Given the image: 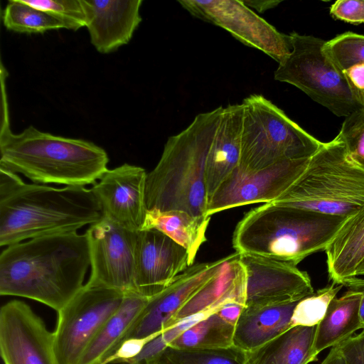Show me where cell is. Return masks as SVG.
<instances>
[{"instance_id": "cell-24", "label": "cell", "mask_w": 364, "mask_h": 364, "mask_svg": "<svg viewBox=\"0 0 364 364\" xmlns=\"http://www.w3.org/2000/svg\"><path fill=\"white\" fill-rule=\"evenodd\" d=\"M149 300L135 291H127L121 306L90 343L79 364H102L119 347Z\"/></svg>"}, {"instance_id": "cell-40", "label": "cell", "mask_w": 364, "mask_h": 364, "mask_svg": "<svg viewBox=\"0 0 364 364\" xmlns=\"http://www.w3.org/2000/svg\"><path fill=\"white\" fill-rule=\"evenodd\" d=\"M364 276V262L361 264L357 271V276Z\"/></svg>"}, {"instance_id": "cell-2", "label": "cell", "mask_w": 364, "mask_h": 364, "mask_svg": "<svg viewBox=\"0 0 364 364\" xmlns=\"http://www.w3.org/2000/svg\"><path fill=\"white\" fill-rule=\"evenodd\" d=\"M1 91L0 167L35 183L65 186L95 184L107 171V152L92 142L43 132L33 126L13 133L5 86Z\"/></svg>"}, {"instance_id": "cell-34", "label": "cell", "mask_w": 364, "mask_h": 364, "mask_svg": "<svg viewBox=\"0 0 364 364\" xmlns=\"http://www.w3.org/2000/svg\"><path fill=\"white\" fill-rule=\"evenodd\" d=\"M331 15L336 19L352 23H364V0H338L330 8Z\"/></svg>"}, {"instance_id": "cell-27", "label": "cell", "mask_w": 364, "mask_h": 364, "mask_svg": "<svg viewBox=\"0 0 364 364\" xmlns=\"http://www.w3.org/2000/svg\"><path fill=\"white\" fill-rule=\"evenodd\" d=\"M323 49L344 77L355 101L364 107V36L345 32L326 41Z\"/></svg>"}, {"instance_id": "cell-31", "label": "cell", "mask_w": 364, "mask_h": 364, "mask_svg": "<svg viewBox=\"0 0 364 364\" xmlns=\"http://www.w3.org/2000/svg\"><path fill=\"white\" fill-rule=\"evenodd\" d=\"M343 286L333 283L301 299L294 308L291 326L318 325L326 314L331 300Z\"/></svg>"}, {"instance_id": "cell-7", "label": "cell", "mask_w": 364, "mask_h": 364, "mask_svg": "<svg viewBox=\"0 0 364 364\" xmlns=\"http://www.w3.org/2000/svg\"><path fill=\"white\" fill-rule=\"evenodd\" d=\"M239 166L256 170L278 162L311 158L323 142L261 95L245 98Z\"/></svg>"}, {"instance_id": "cell-23", "label": "cell", "mask_w": 364, "mask_h": 364, "mask_svg": "<svg viewBox=\"0 0 364 364\" xmlns=\"http://www.w3.org/2000/svg\"><path fill=\"white\" fill-rule=\"evenodd\" d=\"M317 325L295 326L249 352L247 364H308L317 360L314 342Z\"/></svg>"}, {"instance_id": "cell-38", "label": "cell", "mask_w": 364, "mask_h": 364, "mask_svg": "<svg viewBox=\"0 0 364 364\" xmlns=\"http://www.w3.org/2000/svg\"><path fill=\"white\" fill-rule=\"evenodd\" d=\"M321 364H346L339 345L331 348L329 353Z\"/></svg>"}, {"instance_id": "cell-18", "label": "cell", "mask_w": 364, "mask_h": 364, "mask_svg": "<svg viewBox=\"0 0 364 364\" xmlns=\"http://www.w3.org/2000/svg\"><path fill=\"white\" fill-rule=\"evenodd\" d=\"M90 42L101 53L128 43L141 21V0H83Z\"/></svg>"}, {"instance_id": "cell-3", "label": "cell", "mask_w": 364, "mask_h": 364, "mask_svg": "<svg viewBox=\"0 0 364 364\" xmlns=\"http://www.w3.org/2000/svg\"><path fill=\"white\" fill-rule=\"evenodd\" d=\"M223 110L219 107L198 114L186 129L168 138L157 165L146 175L147 210L208 217L205 163Z\"/></svg>"}, {"instance_id": "cell-1", "label": "cell", "mask_w": 364, "mask_h": 364, "mask_svg": "<svg viewBox=\"0 0 364 364\" xmlns=\"http://www.w3.org/2000/svg\"><path fill=\"white\" fill-rule=\"evenodd\" d=\"M90 266L85 233L56 234L16 243L0 255V294L36 300L58 312L82 288Z\"/></svg>"}, {"instance_id": "cell-11", "label": "cell", "mask_w": 364, "mask_h": 364, "mask_svg": "<svg viewBox=\"0 0 364 364\" xmlns=\"http://www.w3.org/2000/svg\"><path fill=\"white\" fill-rule=\"evenodd\" d=\"M178 3L193 16L227 30L245 45L259 49L279 63L291 51L290 36L279 32L242 1L183 0Z\"/></svg>"}, {"instance_id": "cell-5", "label": "cell", "mask_w": 364, "mask_h": 364, "mask_svg": "<svg viewBox=\"0 0 364 364\" xmlns=\"http://www.w3.org/2000/svg\"><path fill=\"white\" fill-rule=\"evenodd\" d=\"M346 218L272 203L247 212L235 227L232 246L255 255L297 265L325 251Z\"/></svg>"}, {"instance_id": "cell-13", "label": "cell", "mask_w": 364, "mask_h": 364, "mask_svg": "<svg viewBox=\"0 0 364 364\" xmlns=\"http://www.w3.org/2000/svg\"><path fill=\"white\" fill-rule=\"evenodd\" d=\"M239 255L245 272L244 307L295 302L314 292L308 273L296 265L255 255Z\"/></svg>"}, {"instance_id": "cell-21", "label": "cell", "mask_w": 364, "mask_h": 364, "mask_svg": "<svg viewBox=\"0 0 364 364\" xmlns=\"http://www.w3.org/2000/svg\"><path fill=\"white\" fill-rule=\"evenodd\" d=\"M325 252L333 283L343 286L358 277V269L364 262V206L345 219Z\"/></svg>"}, {"instance_id": "cell-41", "label": "cell", "mask_w": 364, "mask_h": 364, "mask_svg": "<svg viewBox=\"0 0 364 364\" xmlns=\"http://www.w3.org/2000/svg\"><path fill=\"white\" fill-rule=\"evenodd\" d=\"M144 364H146V363H144Z\"/></svg>"}, {"instance_id": "cell-10", "label": "cell", "mask_w": 364, "mask_h": 364, "mask_svg": "<svg viewBox=\"0 0 364 364\" xmlns=\"http://www.w3.org/2000/svg\"><path fill=\"white\" fill-rule=\"evenodd\" d=\"M310 159L282 161L256 170L237 166L210 198L206 215L245 205L274 202L301 176Z\"/></svg>"}, {"instance_id": "cell-26", "label": "cell", "mask_w": 364, "mask_h": 364, "mask_svg": "<svg viewBox=\"0 0 364 364\" xmlns=\"http://www.w3.org/2000/svg\"><path fill=\"white\" fill-rule=\"evenodd\" d=\"M210 217H196L183 210H147L141 230L156 229L183 247L192 266L201 245L206 241Z\"/></svg>"}, {"instance_id": "cell-22", "label": "cell", "mask_w": 364, "mask_h": 364, "mask_svg": "<svg viewBox=\"0 0 364 364\" xmlns=\"http://www.w3.org/2000/svg\"><path fill=\"white\" fill-rule=\"evenodd\" d=\"M299 301L243 307L235 324L233 346L249 352L292 327L291 316Z\"/></svg>"}, {"instance_id": "cell-28", "label": "cell", "mask_w": 364, "mask_h": 364, "mask_svg": "<svg viewBox=\"0 0 364 364\" xmlns=\"http://www.w3.org/2000/svg\"><path fill=\"white\" fill-rule=\"evenodd\" d=\"M235 324L215 312L181 333L168 346L178 349H217L233 346Z\"/></svg>"}, {"instance_id": "cell-16", "label": "cell", "mask_w": 364, "mask_h": 364, "mask_svg": "<svg viewBox=\"0 0 364 364\" xmlns=\"http://www.w3.org/2000/svg\"><path fill=\"white\" fill-rule=\"evenodd\" d=\"M228 257L212 262L193 264L164 291L150 298L122 343L129 338L161 334L171 328L180 310L218 273Z\"/></svg>"}, {"instance_id": "cell-14", "label": "cell", "mask_w": 364, "mask_h": 364, "mask_svg": "<svg viewBox=\"0 0 364 364\" xmlns=\"http://www.w3.org/2000/svg\"><path fill=\"white\" fill-rule=\"evenodd\" d=\"M0 352L4 364H57L53 332L28 304L18 300L1 308Z\"/></svg>"}, {"instance_id": "cell-32", "label": "cell", "mask_w": 364, "mask_h": 364, "mask_svg": "<svg viewBox=\"0 0 364 364\" xmlns=\"http://www.w3.org/2000/svg\"><path fill=\"white\" fill-rule=\"evenodd\" d=\"M59 20L65 29L77 31L87 26V16L83 0H22Z\"/></svg>"}, {"instance_id": "cell-35", "label": "cell", "mask_w": 364, "mask_h": 364, "mask_svg": "<svg viewBox=\"0 0 364 364\" xmlns=\"http://www.w3.org/2000/svg\"><path fill=\"white\" fill-rule=\"evenodd\" d=\"M159 335L154 334L145 338H133L124 341L102 364L125 363L138 355L149 342Z\"/></svg>"}, {"instance_id": "cell-36", "label": "cell", "mask_w": 364, "mask_h": 364, "mask_svg": "<svg viewBox=\"0 0 364 364\" xmlns=\"http://www.w3.org/2000/svg\"><path fill=\"white\" fill-rule=\"evenodd\" d=\"M338 345L346 364H364V328Z\"/></svg>"}, {"instance_id": "cell-4", "label": "cell", "mask_w": 364, "mask_h": 364, "mask_svg": "<svg viewBox=\"0 0 364 364\" xmlns=\"http://www.w3.org/2000/svg\"><path fill=\"white\" fill-rule=\"evenodd\" d=\"M102 216L91 188H58L23 181L0 196V245L77 232Z\"/></svg>"}, {"instance_id": "cell-20", "label": "cell", "mask_w": 364, "mask_h": 364, "mask_svg": "<svg viewBox=\"0 0 364 364\" xmlns=\"http://www.w3.org/2000/svg\"><path fill=\"white\" fill-rule=\"evenodd\" d=\"M237 252L228 255L218 273L180 310L173 320V326L196 314L209 310L219 311L230 302L244 306L245 272Z\"/></svg>"}, {"instance_id": "cell-42", "label": "cell", "mask_w": 364, "mask_h": 364, "mask_svg": "<svg viewBox=\"0 0 364 364\" xmlns=\"http://www.w3.org/2000/svg\"></svg>"}, {"instance_id": "cell-30", "label": "cell", "mask_w": 364, "mask_h": 364, "mask_svg": "<svg viewBox=\"0 0 364 364\" xmlns=\"http://www.w3.org/2000/svg\"><path fill=\"white\" fill-rule=\"evenodd\" d=\"M3 23L8 30L26 33H42L65 28L55 17L22 0L9 1L3 12Z\"/></svg>"}, {"instance_id": "cell-19", "label": "cell", "mask_w": 364, "mask_h": 364, "mask_svg": "<svg viewBox=\"0 0 364 364\" xmlns=\"http://www.w3.org/2000/svg\"><path fill=\"white\" fill-rule=\"evenodd\" d=\"M242 126L241 104L223 107L205 163L208 201L225 178L240 165Z\"/></svg>"}, {"instance_id": "cell-33", "label": "cell", "mask_w": 364, "mask_h": 364, "mask_svg": "<svg viewBox=\"0 0 364 364\" xmlns=\"http://www.w3.org/2000/svg\"><path fill=\"white\" fill-rule=\"evenodd\" d=\"M338 136L350 157L364 169V107L345 118Z\"/></svg>"}, {"instance_id": "cell-8", "label": "cell", "mask_w": 364, "mask_h": 364, "mask_svg": "<svg viewBox=\"0 0 364 364\" xmlns=\"http://www.w3.org/2000/svg\"><path fill=\"white\" fill-rule=\"evenodd\" d=\"M291 53L279 63L276 80L291 84L338 117L362 108L339 70L326 53V41L296 32L289 34Z\"/></svg>"}, {"instance_id": "cell-15", "label": "cell", "mask_w": 364, "mask_h": 364, "mask_svg": "<svg viewBox=\"0 0 364 364\" xmlns=\"http://www.w3.org/2000/svg\"><path fill=\"white\" fill-rule=\"evenodd\" d=\"M189 267L186 250L163 232L154 228L137 232L133 291L152 298Z\"/></svg>"}, {"instance_id": "cell-37", "label": "cell", "mask_w": 364, "mask_h": 364, "mask_svg": "<svg viewBox=\"0 0 364 364\" xmlns=\"http://www.w3.org/2000/svg\"><path fill=\"white\" fill-rule=\"evenodd\" d=\"M244 306L237 302L225 304L218 312L226 321L236 324Z\"/></svg>"}, {"instance_id": "cell-12", "label": "cell", "mask_w": 364, "mask_h": 364, "mask_svg": "<svg viewBox=\"0 0 364 364\" xmlns=\"http://www.w3.org/2000/svg\"><path fill=\"white\" fill-rule=\"evenodd\" d=\"M137 232L103 215L90 225L85 232L91 266L87 282L124 292L134 291Z\"/></svg>"}, {"instance_id": "cell-25", "label": "cell", "mask_w": 364, "mask_h": 364, "mask_svg": "<svg viewBox=\"0 0 364 364\" xmlns=\"http://www.w3.org/2000/svg\"><path fill=\"white\" fill-rule=\"evenodd\" d=\"M362 294L348 289L341 297L333 298L325 316L318 323L314 350L316 355L323 350L337 346L363 328L359 311Z\"/></svg>"}, {"instance_id": "cell-9", "label": "cell", "mask_w": 364, "mask_h": 364, "mask_svg": "<svg viewBox=\"0 0 364 364\" xmlns=\"http://www.w3.org/2000/svg\"><path fill=\"white\" fill-rule=\"evenodd\" d=\"M123 291L87 282L58 312L53 332L57 364H79L84 352L121 306Z\"/></svg>"}, {"instance_id": "cell-39", "label": "cell", "mask_w": 364, "mask_h": 364, "mask_svg": "<svg viewBox=\"0 0 364 364\" xmlns=\"http://www.w3.org/2000/svg\"><path fill=\"white\" fill-rule=\"evenodd\" d=\"M246 6H250L259 12L276 6L279 1H242Z\"/></svg>"}, {"instance_id": "cell-29", "label": "cell", "mask_w": 364, "mask_h": 364, "mask_svg": "<svg viewBox=\"0 0 364 364\" xmlns=\"http://www.w3.org/2000/svg\"><path fill=\"white\" fill-rule=\"evenodd\" d=\"M144 363L247 364V362L245 352L234 346L217 349H178L168 346L155 358Z\"/></svg>"}, {"instance_id": "cell-6", "label": "cell", "mask_w": 364, "mask_h": 364, "mask_svg": "<svg viewBox=\"0 0 364 364\" xmlns=\"http://www.w3.org/2000/svg\"><path fill=\"white\" fill-rule=\"evenodd\" d=\"M272 203L347 218L364 206V169L337 135L323 142L301 176Z\"/></svg>"}, {"instance_id": "cell-17", "label": "cell", "mask_w": 364, "mask_h": 364, "mask_svg": "<svg viewBox=\"0 0 364 364\" xmlns=\"http://www.w3.org/2000/svg\"><path fill=\"white\" fill-rule=\"evenodd\" d=\"M145 170L124 164L107 171L91 188L102 215L134 232L144 225L146 207Z\"/></svg>"}]
</instances>
